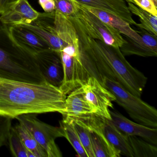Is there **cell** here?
<instances>
[{
    "mask_svg": "<svg viewBox=\"0 0 157 157\" xmlns=\"http://www.w3.org/2000/svg\"><path fill=\"white\" fill-rule=\"evenodd\" d=\"M70 18L86 52L84 67L89 77H95L100 82L102 78L105 77L140 97L147 78L126 60L119 48L91 38L76 17Z\"/></svg>",
    "mask_w": 157,
    "mask_h": 157,
    "instance_id": "cell-1",
    "label": "cell"
},
{
    "mask_svg": "<svg viewBox=\"0 0 157 157\" xmlns=\"http://www.w3.org/2000/svg\"><path fill=\"white\" fill-rule=\"evenodd\" d=\"M67 95L58 87L39 83L0 78V115L15 118L28 114L60 113Z\"/></svg>",
    "mask_w": 157,
    "mask_h": 157,
    "instance_id": "cell-2",
    "label": "cell"
},
{
    "mask_svg": "<svg viewBox=\"0 0 157 157\" xmlns=\"http://www.w3.org/2000/svg\"><path fill=\"white\" fill-rule=\"evenodd\" d=\"M0 78L39 83L46 81L35 55L19 44L10 27L0 23Z\"/></svg>",
    "mask_w": 157,
    "mask_h": 157,
    "instance_id": "cell-3",
    "label": "cell"
},
{
    "mask_svg": "<svg viewBox=\"0 0 157 157\" xmlns=\"http://www.w3.org/2000/svg\"><path fill=\"white\" fill-rule=\"evenodd\" d=\"M65 45L59 51L63 80L59 87L66 95L81 87L89 78L83 62L84 48L76 28L71 26L63 34Z\"/></svg>",
    "mask_w": 157,
    "mask_h": 157,
    "instance_id": "cell-4",
    "label": "cell"
},
{
    "mask_svg": "<svg viewBox=\"0 0 157 157\" xmlns=\"http://www.w3.org/2000/svg\"><path fill=\"white\" fill-rule=\"evenodd\" d=\"M101 82L113 93L115 97V101L123 107L135 122L157 128V111L154 106L132 94L116 82L103 77Z\"/></svg>",
    "mask_w": 157,
    "mask_h": 157,
    "instance_id": "cell-5",
    "label": "cell"
},
{
    "mask_svg": "<svg viewBox=\"0 0 157 157\" xmlns=\"http://www.w3.org/2000/svg\"><path fill=\"white\" fill-rule=\"evenodd\" d=\"M36 114L19 116L16 119L24 125L47 153L48 157H61L62 152L56 144V140L64 137L65 134L60 127H56L41 121Z\"/></svg>",
    "mask_w": 157,
    "mask_h": 157,
    "instance_id": "cell-6",
    "label": "cell"
},
{
    "mask_svg": "<svg viewBox=\"0 0 157 157\" xmlns=\"http://www.w3.org/2000/svg\"><path fill=\"white\" fill-rule=\"evenodd\" d=\"M73 1L78 8L74 17L79 20L89 36L113 47L123 45L125 40L117 30L101 21L82 4Z\"/></svg>",
    "mask_w": 157,
    "mask_h": 157,
    "instance_id": "cell-7",
    "label": "cell"
},
{
    "mask_svg": "<svg viewBox=\"0 0 157 157\" xmlns=\"http://www.w3.org/2000/svg\"><path fill=\"white\" fill-rule=\"evenodd\" d=\"M103 129L109 142L121 155L130 157H149L153 151L150 143L138 137L129 136L117 128L110 120L105 119Z\"/></svg>",
    "mask_w": 157,
    "mask_h": 157,
    "instance_id": "cell-8",
    "label": "cell"
},
{
    "mask_svg": "<svg viewBox=\"0 0 157 157\" xmlns=\"http://www.w3.org/2000/svg\"><path fill=\"white\" fill-rule=\"evenodd\" d=\"M69 117L78 120L87 128L94 157H120V151L109 142L104 133L105 117L95 113Z\"/></svg>",
    "mask_w": 157,
    "mask_h": 157,
    "instance_id": "cell-9",
    "label": "cell"
},
{
    "mask_svg": "<svg viewBox=\"0 0 157 157\" xmlns=\"http://www.w3.org/2000/svg\"><path fill=\"white\" fill-rule=\"evenodd\" d=\"M81 86L86 99L96 109V114L111 120L110 109L113 108V102L115 101L113 93L93 76Z\"/></svg>",
    "mask_w": 157,
    "mask_h": 157,
    "instance_id": "cell-10",
    "label": "cell"
},
{
    "mask_svg": "<svg viewBox=\"0 0 157 157\" xmlns=\"http://www.w3.org/2000/svg\"><path fill=\"white\" fill-rule=\"evenodd\" d=\"M55 11L40 13L39 17L30 24L21 25L39 36L54 51L59 52L65 43L58 35L54 24Z\"/></svg>",
    "mask_w": 157,
    "mask_h": 157,
    "instance_id": "cell-11",
    "label": "cell"
},
{
    "mask_svg": "<svg viewBox=\"0 0 157 157\" xmlns=\"http://www.w3.org/2000/svg\"><path fill=\"white\" fill-rule=\"evenodd\" d=\"M35 55L46 81L59 88L63 82L64 74L59 53L49 49Z\"/></svg>",
    "mask_w": 157,
    "mask_h": 157,
    "instance_id": "cell-12",
    "label": "cell"
},
{
    "mask_svg": "<svg viewBox=\"0 0 157 157\" xmlns=\"http://www.w3.org/2000/svg\"><path fill=\"white\" fill-rule=\"evenodd\" d=\"M110 121L119 130L129 136L138 137L145 141L157 145V128L149 127L129 120L117 111L110 110Z\"/></svg>",
    "mask_w": 157,
    "mask_h": 157,
    "instance_id": "cell-13",
    "label": "cell"
},
{
    "mask_svg": "<svg viewBox=\"0 0 157 157\" xmlns=\"http://www.w3.org/2000/svg\"><path fill=\"white\" fill-rule=\"evenodd\" d=\"M40 14L32 7L28 0H20L0 15V23L9 27L30 24Z\"/></svg>",
    "mask_w": 157,
    "mask_h": 157,
    "instance_id": "cell-14",
    "label": "cell"
},
{
    "mask_svg": "<svg viewBox=\"0 0 157 157\" xmlns=\"http://www.w3.org/2000/svg\"><path fill=\"white\" fill-rule=\"evenodd\" d=\"M96 114V109L85 97L82 87L69 94L65 102V108L60 113L63 117H75L90 114Z\"/></svg>",
    "mask_w": 157,
    "mask_h": 157,
    "instance_id": "cell-15",
    "label": "cell"
},
{
    "mask_svg": "<svg viewBox=\"0 0 157 157\" xmlns=\"http://www.w3.org/2000/svg\"><path fill=\"white\" fill-rule=\"evenodd\" d=\"M91 8L98 9L112 13L130 25H136L124 0H73Z\"/></svg>",
    "mask_w": 157,
    "mask_h": 157,
    "instance_id": "cell-16",
    "label": "cell"
},
{
    "mask_svg": "<svg viewBox=\"0 0 157 157\" xmlns=\"http://www.w3.org/2000/svg\"><path fill=\"white\" fill-rule=\"evenodd\" d=\"M82 5L86 10L93 13L101 21L113 27L120 33L140 44L145 45L136 31L131 28L130 24L125 21L110 13Z\"/></svg>",
    "mask_w": 157,
    "mask_h": 157,
    "instance_id": "cell-17",
    "label": "cell"
},
{
    "mask_svg": "<svg viewBox=\"0 0 157 157\" xmlns=\"http://www.w3.org/2000/svg\"><path fill=\"white\" fill-rule=\"evenodd\" d=\"M10 27L12 35L17 42L34 55L51 49L39 36L26 27L21 25Z\"/></svg>",
    "mask_w": 157,
    "mask_h": 157,
    "instance_id": "cell-18",
    "label": "cell"
},
{
    "mask_svg": "<svg viewBox=\"0 0 157 157\" xmlns=\"http://www.w3.org/2000/svg\"><path fill=\"white\" fill-rule=\"evenodd\" d=\"M127 6L130 13L139 18L140 23H137L136 27L157 36V15H153L130 2H128Z\"/></svg>",
    "mask_w": 157,
    "mask_h": 157,
    "instance_id": "cell-19",
    "label": "cell"
},
{
    "mask_svg": "<svg viewBox=\"0 0 157 157\" xmlns=\"http://www.w3.org/2000/svg\"><path fill=\"white\" fill-rule=\"evenodd\" d=\"M15 127L24 145L28 151L29 157H48L46 151L24 125L19 124Z\"/></svg>",
    "mask_w": 157,
    "mask_h": 157,
    "instance_id": "cell-20",
    "label": "cell"
},
{
    "mask_svg": "<svg viewBox=\"0 0 157 157\" xmlns=\"http://www.w3.org/2000/svg\"><path fill=\"white\" fill-rule=\"evenodd\" d=\"M59 123L60 127L64 131V137L71 144L78 156L80 157H88L71 120L67 117H63V119Z\"/></svg>",
    "mask_w": 157,
    "mask_h": 157,
    "instance_id": "cell-21",
    "label": "cell"
},
{
    "mask_svg": "<svg viewBox=\"0 0 157 157\" xmlns=\"http://www.w3.org/2000/svg\"><path fill=\"white\" fill-rule=\"evenodd\" d=\"M124 38L125 42L119 48L124 56L133 55L144 57L157 56V52L152 51L146 46L140 44L127 36Z\"/></svg>",
    "mask_w": 157,
    "mask_h": 157,
    "instance_id": "cell-22",
    "label": "cell"
},
{
    "mask_svg": "<svg viewBox=\"0 0 157 157\" xmlns=\"http://www.w3.org/2000/svg\"><path fill=\"white\" fill-rule=\"evenodd\" d=\"M8 145L13 156L29 157L28 152L24 145L16 127H12L8 140Z\"/></svg>",
    "mask_w": 157,
    "mask_h": 157,
    "instance_id": "cell-23",
    "label": "cell"
},
{
    "mask_svg": "<svg viewBox=\"0 0 157 157\" xmlns=\"http://www.w3.org/2000/svg\"><path fill=\"white\" fill-rule=\"evenodd\" d=\"M67 117L71 120L74 128L82 144V146H83L87 153L88 157H94V154L92 148L90 136H89L88 130L86 127L77 119L67 117Z\"/></svg>",
    "mask_w": 157,
    "mask_h": 157,
    "instance_id": "cell-24",
    "label": "cell"
},
{
    "mask_svg": "<svg viewBox=\"0 0 157 157\" xmlns=\"http://www.w3.org/2000/svg\"><path fill=\"white\" fill-rule=\"evenodd\" d=\"M56 11L68 17H74L77 12V6L73 0H54Z\"/></svg>",
    "mask_w": 157,
    "mask_h": 157,
    "instance_id": "cell-25",
    "label": "cell"
},
{
    "mask_svg": "<svg viewBox=\"0 0 157 157\" xmlns=\"http://www.w3.org/2000/svg\"><path fill=\"white\" fill-rule=\"evenodd\" d=\"M12 118L0 115V148L8 144Z\"/></svg>",
    "mask_w": 157,
    "mask_h": 157,
    "instance_id": "cell-26",
    "label": "cell"
},
{
    "mask_svg": "<svg viewBox=\"0 0 157 157\" xmlns=\"http://www.w3.org/2000/svg\"><path fill=\"white\" fill-rule=\"evenodd\" d=\"M137 33L141 37V40L146 46L157 53V36L143 29H139Z\"/></svg>",
    "mask_w": 157,
    "mask_h": 157,
    "instance_id": "cell-27",
    "label": "cell"
},
{
    "mask_svg": "<svg viewBox=\"0 0 157 157\" xmlns=\"http://www.w3.org/2000/svg\"><path fill=\"white\" fill-rule=\"evenodd\" d=\"M137 7L145 10L151 14L157 15V6H155L152 0H124Z\"/></svg>",
    "mask_w": 157,
    "mask_h": 157,
    "instance_id": "cell-28",
    "label": "cell"
},
{
    "mask_svg": "<svg viewBox=\"0 0 157 157\" xmlns=\"http://www.w3.org/2000/svg\"><path fill=\"white\" fill-rule=\"evenodd\" d=\"M38 2L44 12L51 13L55 11L56 5L54 0H38Z\"/></svg>",
    "mask_w": 157,
    "mask_h": 157,
    "instance_id": "cell-29",
    "label": "cell"
},
{
    "mask_svg": "<svg viewBox=\"0 0 157 157\" xmlns=\"http://www.w3.org/2000/svg\"><path fill=\"white\" fill-rule=\"evenodd\" d=\"M20 0H0V15Z\"/></svg>",
    "mask_w": 157,
    "mask_h": 157,
    "instance_id": "cell-30",
    "label": "cell"
}]
</instances>
